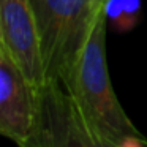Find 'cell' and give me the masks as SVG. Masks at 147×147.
Returning <instances> with one entry per match:
<instances>
[{
    "mask_svg": "<svg viewBox=\"0 0 147 147\" xmlns=\"http://www.w3.org/2000/svg\"><path fill=\"white\" fill-rule=\"evenodd\" d=\"M117 147H147V139L144 136H130L117 144Z\"/></svg>",
    "mask_w": 147,
    "mask_h": 147,
    "instance_id": "8992f818",
    "label": "cell"
},
{
    "mask_svg": "<svg viewBox=\"0 0 147 147\" xmlns=\"http://www.w3.org/2000/svg\"><path fill=\"white\" fill-rule=\"evenodd\" d=\"M106 8L100 10L92 33L63 86L96 134L117 146L127 138L142 136V133L122 108L111 82L106 60Z\"/></svg>",
    "mask_w": 147,
    "mask_h": 147,
    "instance_id": "6da1fadb",
    "label": "cell"
},
{
    "mask_svg": "<svg viewBox=\"0 0 147 147\" xmlns=\"http://www.w3.org/2000/svg\"><path fill=\"white\" fill-rule=\"evenodd\" d=\"M38 109V89L13 57L0 48V133L24 147Z\"/></svg>",
    "mask_w": 147,
    "mask_h": 147,
    "instance_id": "5b68a950",
    "label": "cell"
},
{
    "mask_svg": "<svg viewBox=\"0 0 147 147\" xmlns=\"http://www.w3.org/2000/svg\"><path fill=\"white\" fill-rule=\"evenodd\" d=\"M24 147H117L101 139L87 122L63 82L46 79L38 90V109Z\"/></svg>",
    "mask_w": 147,
    "mask_h": 147,
    "instance_id": "3957f363",
    "label": "cell"
},
{
    "mask_svg": "<svg viewBox=\"0 0 147 147\" xmlns=\"http://www.w3.org/2000/svg\"><path fill=\"white\" fill-rule=\"evenodd\" d=\"M0 48L40 90L46 82V71L32 0H0Z\"/></svg>",
    "mask_w": 147,
    "mask_h": 147,
    "instance_id": "277c9868",
    "label": "cell"
},
{
    "mask_svg": "<svg viewBox=\"0 0 147 147\" xmlns=\"http://www.w3.org/2000/svg\"><path fill=\"white\" fill-rule=\"evenodd\" d=\"M46 79L63 82L74 68L100 10L93 0H32Z\"/></svg>",
    "mask_w": 147,
    "mask_h": 147,
    "instance_id": "7a4b0ae2",
    "label": "cell"
},
{
    "mask_svg": "<svg viewBox=\"0 0 147 147\" xmlns=\"http://www.w3.org/2000/svg\"><path fill=\"white\" fill-rule=\"evenodd\" d=\"M93 2H95L98 7H108V5L111 3L112 0H93Z\"/></svg>",
    "mask_w": 147,
    "mask_h": 147,
    "instance_id": "52a82bcc",
    "label": "cell"
}]
</instances>
